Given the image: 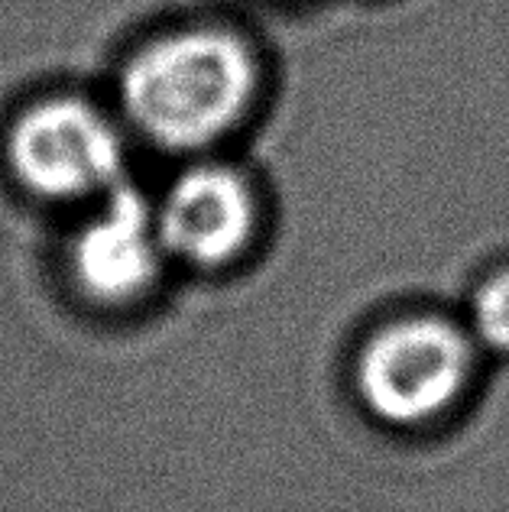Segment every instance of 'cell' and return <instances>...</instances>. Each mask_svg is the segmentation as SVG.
I'll use <instances>...</instances> for the list:
<instances>
[{"label":"cell","mask_w":509,"mask_h":512,"mask_svg":"<svg viewBox=\"0 0 509 512\" xmlns=\"http://www.w3.org/2000/svg\"><path fill=\"white\" fill-rule=\"evenodd\" d=\"M263 62L253 43L218 23H192L140 43L120 65L117 114L166 153H202L253 114Z\"/></svg>","instance_id":"1"},{"label":"cell","mask_w":509,"mask_h":512,"mask_svg":"<svg viewBox=\"0 0 509 512\" xmlns=\"http://www.w3.org/2000/svg\"><path fill=\"white\" fill-rule=\"evenodd\" d=\"M127 137L117 111L78 91H39L0 124V169L23 198L85 211L127 185Z\"/></svg>","instance_id":"2"},{"label":"cell","mask_w":509,"mask_h":512,"mask_svg":"<svg viewBox=\"0 0 509 512\" xmlns=\"http://www.w3.org/2000/svg\"><path fill=\"white\" fill-rule=\"evenodd\" d=\"M480 347L467 325L435 312L399 315L370 334L354 360L357 399L393 428L441 422L467 396Z\"/></svg>","instance_id":"3"},{"label":"cell","mask_w":509,"mask_h":512,"mask_svg":"<svg viewBox=\"0 0 509 512\" xmlns=\"http://www.w3.org/2000/svg\"><path fill=\"white\" fill-rule=\"evenodd\" d=\"M169 263L156 205L130 182L78 211L62 250L65 282L95 312L143 305L159 289Z\"/></svg>","instance_id":"4"},{"label":"cell","mask_w":509,"mask_h":512,"mask_svg":"<svg viewBox=\"0 0 509 512\" xmlns=\"http://www.w3.org/2000/svg\"><path fill=\"white\" fill-rule=\"evenodd\" d=\"M159 234L172 263L234 266L257 244L263 205L253 179L227 163H192L156 201Z\"/></svg>","instance_id":"5"},{"label":"cell","mask_w":509,"mask_h":512,"mask_svg":"<svg viewBox=\"0 0 509 512\" xmlns=\"http://www.w3.org/2000/svg\"><path fill=\"white\" fill-rule=\"evenodd\" d=\"M467 331L480 350L509 357V266L477 282L467 302Z\"/></svg>","instance_id":"6"}]
</instances>
